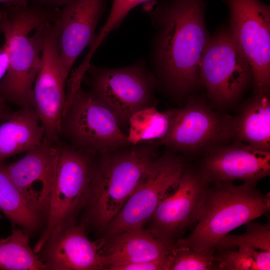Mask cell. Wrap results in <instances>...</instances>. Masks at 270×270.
Instances as JSON below:
<instances>
[{
  "label": "cell",
  "instance_id": "1",
  "mask_svg": "<svg viewBox=\"0 0 270 270\" xmlns=\"http://www.w3.org/2000/svg\"><path fill=\"white\" fill-rule=\"evenodd\" d=\"M154 33L151 63L158 81L182 99L200 85V65L210 36L204 0H152L143 4Z\"/></svg>",
  "mask_w": 270,
  "mask_h": 270
},
{
  "label": "cell",
  "instance_id": "2",
  "mask_svg": "<svg viewBox=\"0 0 270 270\" xmlns=\"http://www.w3.org/2000/svg\"><path fill=\"white\" fill-rule=\"evenodd\" d=\"M1 10L10 63L0 81V101L20 108L34 107L33 89L40 68L46 24L56 21L60 8L34 4L5 6Z\"/></svg>",
  "mask_w": 270,
  "mask_h": 270
},
{
  "label": "cell",
  "instance_id": "3",
  "mask_svg": "<svg viewBox=\"0 0 270 270\" xmlns=\"http://www.w3.org/2000/svg\"><path fill=\"white\" fill-rule=\"evenodd\" d=\"M156 146L142 143L96 154L86 205L94 227L106 229L116 216L158 157Z\"/></svg>",
  "mask_w": 270,
  "mask_h": 270
},
{
  "label": "cell",
  "instance_id": "4",
  "mask_svg": "<svg viewBox=\"0 0 270 270\" xmlns=\"http://www.w3.org/2000/svg\"><path fill=\"white\" fill-rule=\"evenodd\" d=\"M256 184H210L194 228L188 236L178 238L174 246L214 252L216 244L230 232L269 212L270 194H262Z\"/></svg>",
  "mask_w": 270,
  "mask_h": 270
},
{
  "label": "cell",
  "instance_id": "5",
  "mask_svg": "<svg viewBox=\"0 0 270 270\" xmlns=\"http://www.w3.org/2000/svg\"><path fill=\"white\" fill-rule=\"evenodd\" d=\"M84 74H73L66 94L60 140L96 153L131 144L113 114L81 86Z\"/></svg>",
  "mask_w": 270,
  "mask_h": 270
},
{
  "label": "cell",
  "instance_id": "6",
  "mask_svg": "<svg viewBox=\"0 0 270 270\" xmlns=\"http://www.w3.org/2000/svg\"><path fill=\"white\" fill-rule=\"evenodd\" d=\"M84 73L88 91L113 114L121 128L135 112L153 105L158 81L142 60L116 68L89 63Z\"/></svg>",
  "mask_w": 270,
  "mask_h": 270
},
{
  "label": "cell",
  "instance_id": "7",
  "mask_svg": "<svg viewBox=\"0 0 270 270\" xmlns=\"http://www.w3.org/2000/svg\"><path fill=\"white\" fill-rule=\"evenodd\" d=\"M49 212L46 224L34 250L38 252L60 225L74 220L86 206L97 153L75 148L60 140Z\"/></svg>",
  "mask_w": 270,
  "mask_h": 270
},
{
  "label": "cell",
  "instance_id": "8",
  "mask_svg": "<svg viewBox=\"0 0 270 270\" xmlns=\"http://www.w3.org/2000/svg\"><path fill=\"white\" fill-rule=\"evenodd\" d=\"M252 81L250 65L229 28H220L210 36L202 54L200 85L214 106L224 108L236 104Z\"/></svg>",
  "mask_w": 270,
  "mask_h": 270
},
{
  "label": "cell",
  "instance_id": "9",
  "mask_svg": "<svg viewBox=\"0 0 270 270\" xmlns=\"http://www.w3.org/2000/svg\"><path fill=\"white\" fill-rule=\"evenodd\" d=\"M166 112L170 120L168 134L160 140L150 142L157 146L195 155L234 142V116L212 110L202 100L190 98L184 107Z\"/></svg>",
  "mask_w": 270,
  "mask_h": 270
},
{
  "label": "cell",
  "instance_id": "10",
  "mask_svg": "<svg viewBox=\"0 0 270 270\" xmlns=\"http://www.w3.org/2000/svg\"><path fill=\"white\" fill-rule=\"evenodd\" d=\"M230 30L252 71L254 94H269L270 8L260 0H225Z\"/></svg>",
  "mask_w": 270,
  "mask_h": 270
},
{
  "label": "cell",
  "instance_id": "11",
  "mask_svg": "<svg viewBox=\"0 0 270 270\" xmlns=\"http://www.w3.org/2000/svg\"><path fill=\"white\" fill-rule=\"evenodd\" d=\"M186 166L184 158L173 151L158 156L106 228L107 235L110 237L126 230L143 228L162 198L176 185Z\"/></svg>",
  "mask_w": 270,
  "mask_h": 270
},
{
  "label": "cell",
  "instance_id": "12",
  "mask_svg": "<svg viewBox=\"0 0 270 270\" xmlns=\"http://www.w3.org/2000/svg\"><path fill=\"white\" fill-rule=\"evenodd\" d=\"M210 184L198 168L187 166L172 192L168 191L164 196L150 218V232L174 246L196 224Z\"/></svg>",
  "mask_w": 270,
  "mask_h": 270
},
{
  "label": "cell",
  "instance_id": "13",
  "mask_svg": "<svg viewBox=\"0 0 270 270\" xmlns=\"http://www.w3.org/2000/svg\"><path fill=\"white\" fill-rule=\"evenodd\" d=\"M66 81L60 68L57 25L55 22H48L33 91L34 107L44 129V137L54 142L60 140Z\"/></svg>",
  "mask_w": 270,
  "mask_h": 270
},
{
  "label": "cell",
  "instance_id": "14",
  "mask_svg": "<svg viewBox=\"0 0 270 270\" xmlns=\"http://www.w3.org/2000/svg\"><path fill=\"white\" fill-rule=\"evenodd\" d=\"M56 142L44 136L37 148L20 159L0 165L29 206L46 220L49 212L56 164Z\"/></svg>",
  "mask_w": 270,
  "mask_h": 270
},
{
  "label": "cell",
  "instance_id": "15",
  "mask_svg": "<svg viewBox=\"0 0 270 270\" xmlns=\"http://www.w3.org/2000/svg\"><path fill=\"white\" fill-rule=\"evenodd\" d=\"M86 228L73 220L52 232L37 253L47 270H108L102 252L104 240H91Z\"/></svg>",
  "mask_w": 270,
  "mask_h": 270
},
{
  "label": "cell",
  "instance_id": "16",
  "mask_svg": "<svg viewBox=\"0 0 270 270\" xmlns=\"http://www.w3.org/2000/svg\"><path fill=\"white\" fill-rule=\"evenodd\" d=\"M198 170L210 183H257L270 174V152L240 142L214 146L203 154Z\"/></svg>",
  "mask_w": 270,
  "mask_h": 270
},
{
  "label": "cell",
  "instance_id": "17",
  "mask_svg": "<svg viewBox=\"0 0 270 270\" xmlns=\"http://www.w3.org/2000/svg\"><path fill=\"white\" fill-rule=\"evenodd\" d=\"M62 7L55 22L60 68L67 80L78 56L96 41V30L106 11V0H73Z\"/></svg>",
  "mask_w": 270,
  "mask_h": 270
},
{
  "label": "cell",
  "instance_id": "18",
  "mask_svg": "<svg viewBox=\"0 0 270 270\" xmlns=\"http://www.w3.org/2000/svg\"><path fill=\"white\" fill-rule=\"evenodd\" d=\"M174 246H170L143 228L130 230L110 236L102 252L108 270L124 264L156 260L167 257Z\"/></svg>",
  "mask_w": 270,
  "mask_h": 270
},
{
  "label": "cell",
  "instance_id": "19",
  "mask_svg": "<svg viewBox=\"0 0 270 270\" xmlns=\"http://www.w3.org/2000/svg\"><path fill=\"white\" fill-rule=\"evenodd\" d=\"M44 136L34 107L20 108L0 125V165L10 157L37 148Z\"/></svg>",
  "mask_w": 270,
  "mask_h": 270
},
{
  "label": "cell",
  "instance_id": "20",
  "mask_svg": "<svg viewBox=\"0 0 270 270\" xmlns=\"http://www.w3.org/2000/svg\"><path fill=\"white\" fill-rule=\"evenodd\" d=\"M234 117V142L270 152V100L268 94H254Z\"/></svg>",
  "mask_w": 270,
  "mask_h": 270
},
{
  "label": "cell",
  "instance_id": "21",
  "mask_svg": "<svg viewBox=\"0 0 270 270\" xmlns=\"http://www.w3.org/2000/svg\"><path fill=\"white\" fill-rule=\"evenodd\" d=\"M0 210L14 226L30 236L46 226V220L31 209L10 180L0 170Z\"/></svg>",
  "mask_w": 270,
  "mask_h": 270
},
{
  "label": "cell",
  "instance_id": "22",
  "mask_svg": "<svg viewBox=\"0 0 270 270\" xmlns=\"http://www.w3.org/2000/svg\"><path fill=\"white\" fill-rule=\"evenodd\" d=\"M30 236L20 228H13L0 238V270H47V266L30 246Z\"/></svg>",
  "mask_w": 270,
  "mask_h": 270
},
{
  "label": "cell",
  "instance_id": "23",
  "mask_svg": "<svg viewBox=\"0 0 270 270\" xmlns=\"http://www.w3.org/2000/svg\"><path fill=\"white\" fill-rule=\"evenodd\" d=\"M128 142L136 145L160 140L168 134L170 120L168 112H160L155 104L146 107L132 114L129 118Z\"/></svg>",
  "mask_w": 270,
  "mask_h": 270
},
{
  "label": "cell",
  "instance_id": "24",
  "mask_svg": "<svg viewBox=\"0 0 270 270\" xmlns=\"http://www.w3.org/2000/svg\"><path fill=\"white\" fill-rule=\"evenodd\" d=\"M246 232L240 235L228 234L215 246L216 250H232L246 247L256 250L270 251V224L249 222Z\"/></svg>",
  "mask_w": 270,
  "mask_h": 270
},
{
  "label": "cell",
  "instance_id": "25",
  "mask_svg": "<svg viewBox=\"0 0 270 270\" xmlns=\"http://www.w3.org/2000/svg\"><path fill=\"white\" fill-rule=\"evenodd\" d=\"M168 259V270H216L214 252H199L174 245Z\"/></svg>",
  "mask_w": 270,
  "mask_h": 270
},
{
  "label": "cell",
  "instance_id": "26",
  "mask_svg": "<svg viewBox=\"0 0 270 270\" xmlns=\"http://www.w3.org/2000/svg\"><path fill=\"white\" fill-rule=\"evenodd\" d=\"M151 0H112L108 16L97 34L92 47V49L96 50L110 33L118 28L133 8Z\"/></svg>",
  "mask_w": 270,
  "mask_h": 270
},
{
  "label": "cell",
  "instance_id": "27",
  "mask_svg": "<svg viewBox=\"0 0 270 270\" xmlns=\"http://www.w3.org/2000/svg\"><path fill=\"white\" fill-rule=\"evenodd\" d=\"M254 250L242 246L232 250H215L216 270H254Z\"/></svg>",
  "mask_w": 270,
  "mask_h": 270
},
{
  "label": "cell",
  "instance_id": "28",
  "mask_svg": "<svg viewBox=\"0 0 270 270\" xmlns=\"http://www.w3.org/2000/svg\"><path fill=\"white\" fill-rule=\"evenodd\" d=\"M168 256L156 260L120 266L112 270H168Z\"/></svg>",
  "mask_w": 270,
  "mask_h": 270
},
{
  "label": "cell",
  "instance_id": "29",
  "mask_svg": "<svg viewBox=\"0 0 270 270\" xmlns=\"http://www.w3.org/2000/svg\"><path fill=\"white\" fill-rule=\"evenodd\" d=\"M254 270H270V251L254 250Z\"/></svg>",
  "mask_w": 270,
  "mask_h": 270
},
{
  "label": "cell",
  "instance_id": "30",
  "mask_svg": "<svg viewBox=\"0 0 270 270\" xmlns=\"http://www.w3.org/2000/svg\"><path fill=\"white\" fill-rule=\"evenodd\" d=\"M8 46L4 42L0 48V81L6 74L9 66Z\"/></svg>",
  "mask_w": 270,
  "mask_h": 270
},
{
  "label": "cell",
  "instance_id": "31",
  "mask_svg": "<svg viewBox=\"0 0 270 270\" xmlns=\"http://www.w3.org/2000/svg\"><path fill=\"white\" fill-rule=\"evenodd\" d=\"M34 4H40L45 6L58 8L63 6L70 3L73 0H30Z\"/></svg>",
  "mask_w": 270,
  "mask_h": 270
},
{
  "label": "cell",
  "instance_id": "32",
  "mask_svg": "<svg viewBox=\"0 0 270 270\" xmlns=\"http://www.w3.org/2000/svg\"><path fill=\"white\" fill-rule=\"evenodd\" d=\"M14 111L8 106L0 101V121L4 122L8 120L13 114Z\"/></svg>",
  "mask_w": 270,
  "mask_h": 270
},
{
  "label": "cell",
  "instance_id": "33",
  "mask_svg": "<svg viewBox=\"0 0 270 270\" xmlns=\"http://www.w3.org/2000/svg\"><path fill=\"white\" fill-rule=\"evenodd\" d=\"M30 0H0L6 6H20L28 4Z\"/></svg>",
  "mask_w": 270,
  "mask_h": 270
},
{
  "label": "cell",
  "instance_id": "34",
  "mask_svg": "<svg viewBox=\"0 0 270 270\" xmlns=\"http://www.w3.org/2000/svg\"><path fill=\"white\" fill-rule=\"evenodd\" d=\"M3 27H2V10H0V34L2 33Z\"/></svg>",
  "mask_w": 270,
  "mask_h": 270
},
{
  "label": "cell",
  "instance_id": "35",
  "mask_svg": "<svg viewBox=\"0 0 270 270\" xmlns=\"http://www.w3.org/2000/svg\"><path fill=\"white\" fill-rule=\"evenodd\" d=\"M2 218V216H1V214H0V219Z\"/></svg>",
  "mask_w": 270,
  "mask_h": 270
}]
</instances>
